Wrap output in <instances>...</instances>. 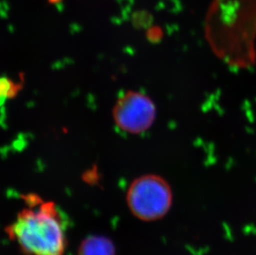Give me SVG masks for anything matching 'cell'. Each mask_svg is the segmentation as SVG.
I'll use <instances>...</instances> for the list:
<instances>
[{"label": "cell", "instance_id": "1", "mask_svg": "<svg viewBox=\"0 0 256 255\" xmlns=\"http://www.w3.org/2000/svg\"><path fill=\"white\" fill-rule=\"evenodd\" d=\"M21 210L8 236L25 255H63L66 247V227L58 207L36 194L24 196Z\"/></svg>", "mask_w": 256, "mask_h": 255}, {"label": "cell", "instance_id": "4", "mask_svg": "<svg viewBox=\"0 0 256 255\" xmlns=\"http://www.w3.org/2000/svg\"><path fill=\"white\" fill-rule=\"evenodd\" d=\"M78 255H116V247L107 237L90 236L80 244Z\"/></svg>", "mask_w": 256, "mask_h": 255}, {"label": "cell", "instance_id": "2", "mask_svg": "<svg viewBox=\"0 0 256 255\" xmlns=\"http://www.w3.org/2000/svg\"><path fill=\"white\" fill-rule=\"evenodd\" d=\"M126 202L132 214L144 222L162 219L172 204V192L167 180L155 174L136 179L128 188Z\"/></svg>", "mask_w": 256, "mask_h": 255}, {"label": "cell", "instance_id": "3", "mask_svg": "<svg viewBox=\"0 0 256 255\" xmlns=\"http://www.w3.org/2000/svg\"><path fill=\"white\" fill-rule=\"evenodd\" d=\"M156 108L152 100L140 92H128L113 108L116 126L128 134H141L154 122Z\"/></svg>", "mask_w": 256, "mask_h": 255}, {"label": "cell", "instance_id": "5", "mask_svg": "<svg viewBox=\"0 0 256 255\" xmlns=\"http://www.w3.org/2000/svg\"><path fill=\"white\" fill-rule=\"evenodd\" d=\"M22 86L20 83H16L8 77H0V107L4 106L8 100L14 98Z\"/></svg>", "mask_w": 256, "mask_h": 255}]
</instances>
